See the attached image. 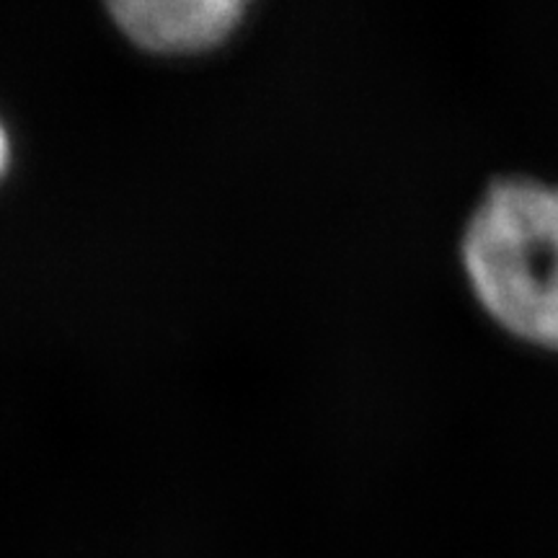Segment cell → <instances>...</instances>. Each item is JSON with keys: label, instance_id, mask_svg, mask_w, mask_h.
<instances>
[{"label": "cell", "instance_id": "cell-1", "mask_svg": "<svg viewBox=\"0 0 558 558\" xmlns=\"http://www.w3.org/2000/svg\"><path fill=\"white\" fill-rule=\"evenodd\" d=\"M460 262L501 331L558 354V181L494 179L465 222Z\"/></svg>", "mask_w": 558, "mask_h": 558}, {"label": "cell", "instance_id": "cell-2", "mask_svg": "<svg viewBox=\"0 0 558 558\" xmlns=\"http://www.w3.org/2000/svg\"><path fill=\"white\" fill-rule=\"evenodd\" d=\"M122 32L153 52H197L226 39L243 16L239 0H122L111 5Z\"/></svg>", "mask_w": 558, "mask_h": 558}, {"label": "cell", "instance_id": "cell-3", "mask_svg": "<svg viewBox=\"0 0 558 558\" xmlns=\"http://www.w3.org/2000/svg\"><path fill=\"white\" fill-rule=\"evenodd\" d=\"M5 160H9V140H5V132L0 128V173L5 169Z\"/></svg>", "mask_w": 558, "mask_h": 558}]
</instances>
